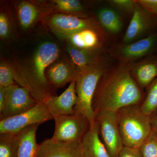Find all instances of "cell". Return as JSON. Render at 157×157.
I'll use <instances>...</instances> for the list:
<instances>
[{"mask_svg": "<svg viewBox=\"0 0 157 157\" xmlns=\"http://www.w3.org/2000/svg\"><path fill=\"white\" fill-rule=\"evenodd\" d=\"M131 64L121 62L102 76L93 99L96 114L104 111L116 112L124 107L140 104L143 101L142 90L131 73Z\"/></svg>", "mask_w": 157, "mask_h": 157, "instance_id": "obj_1", "label": "cell"}, {"mask_svg": "<svg viewBox=\"0 0 157 157\" xmlns=\"http://www.w3.org/2000/svg\"><path fill=\"white\" fill-rule=\"evenodd\" d=\"M140 105L127 106L116 112L124 146L139 148L152 130L150 117L143 113Z\"/></svg>", "mask_w": 157, "mask_h": 157, "instance_id": "obj_2", "label": "cell"}, {"mask_svg": "<svg viewBox=\"0 0 157 157\" xmlns=\"http://www.w3.org/2000/svg\"><path fill=\"white\" fill-rule=\"evenodd\" d=\"M107 62L78 72L76 79L77 103L75 113L86 118L90 127L96 122V114L93 108V101L100 79L109 69Z\"/></svg>", "mask_w": 157, "mask_h": 157, "instance_id": "obj_3", "label": "cell"}, {"mask_svg": "<svg viewBox=\"0 0 157 157\" xmlns=\"http://www.w3.org/2000/svg\"><path fill=\"white\" fill-rule=\"evenodd\" d=\"M59 46L54 42H45L39 45L34 54L31 72H28L29 78L35 89L42 98L47 99L55 95L46 77L48 68L58 58Z\"/></svg>", "mask_w": 157, "mask_h": 157, "instance_id": "obj_4", "label": "cell"}, {"mask_svg": "<svg viewBox=\"0 0 157 157\" xmlns=\"http://www.w3.org/2000/svg\"><path fill=\"white\" fill-rule=\"evenodd\" d=\"M44 21L53 33L64 39L85 29H100V26L94 20L76 14L51 13L46 16Z\"/></svg>", "mask_w": 157, "mask_h": 157, "instance_id": "obj_5", "label": "cell"}, {"mask_svg": "<svg viewBox=\"0 0 157 157\" xmlns=\"http://www.w3.org/2000/svg\"><path fill=\"white\" fill-rule=\"evenodd\" d=\"M55 122L54 133L51 139L60 142H81L90 128L86 118L74 113L54 118Z\"/></svg>", "mask_w": 157, "mask_h": 157, "instance_id": "obj_6", "label": "cell"}, {"mask_svg": "<svg viewBox=\"0 0 157 157\" xmlns=\"http://www.w3.org/2000/svg\"><path fill=\"white\" fill-rule=\"evenodd\" d=\"M52 119L45 102H39L27 111L0 120V134L17 133L29 126L40 125Z\"/></svg>", "mask_w": 157, "mask_h": 157, "instance_id": "obj_7", "label": "cell"}, {"mask_svg": "<svg viewBox=\"0 0 157 157\" xmlns=\"http://www.w3.org/2000/svg\"><path fill=\"white\" fill-rule=\"evenodd\" d=\"M103 142L111 157H117L124 147L116 112L104 111L96 114Z\"/></svg>", "mask_w": 157, "mask_h": 157, "instance_id": "obj_8", "label": "cell"}, {"mask_svg": "<svg viewBox=\"0 0 157 157\" xmlns=\"http://www.w3.org/2000/svg\"><path fill=\"white\" fill-rule=\"evenodd\" d=\"M5 97L4 107L0 112V120L18 115L39 103L28 90L16 84L5 87Z\"/></svg>", "mask_w": 157, "mask_h": 157, "instance_id": "obj_9", "label": "cell"}, {"mask_svg": "<svg viewBox=\"0 0 157 157\" xmlns=\"http://www.w3.org/2000/svg\"><path fill=\"white\" fill-rule=\"evenodd\" d=\"M156 50L157 31L135 42L118 45L114 47L113 53L121 62L132 63L138 59L151 55Z\"/></svg>", "mask_w": 157, "mask_h": 157, "instance_id": "obj_10", "label": "cell"}, {"mask_svg": "<svg viewBox=\"0 0 157 157\" xmlns=\"http://www.w3.org/2000/svg\"><path fill=\"white\" fill-rule=\"evenodd\" d=\"M157 30V17L150 14L137 3L124 36L123 42L124 44L135 42L140 39L142 36L149 35Z\"/></svg>", "mask_w": 157, "mask_h": 157, "instance_id": "obj_11", "label": "cell"}, {"mask_svg": "<svg viewBox=\"0 0 157 157\" xmlns=\"http://www.w3.org/2000/svg\"><path fill=\"white\" fill-rule=\"evenodd\" d=\"M75 81L70 82L67 88L59 96H50L44 101L48 112L53 119L75 113L74 108L77 100Z\"/></svg>", "mask_w": 157, "mask_h": 157, "instance_id": "obj_12", "label": "cell"}, {"mask_svg": "<svg viewBox=\"0 0 157 157\" xmlns=\"http://www.w3.org/2000/svg\"><path fill=\"white\" fill-rule=\"evenodd\" d=\"M80 142H60L46 139L39 144L36 157H81Z\"/></svg>", "mask_w": 157, "mask_h": 157, "instance_id": "obj_13", "label": "cell"}, {"mask_svg": "<svg viewBox=\"0 0 157 157\" xmlns=\"http://www.w3.org/2000/svg\"><path fill=\"white\" fill-rule=\"evenodd\" d=\"M78 72L71 61L61 60L52 64L46 72V77L54 91L76 80Z\"/></svg>", "mask_w": 157, "mask_h": 157, "instance_id": "obj_14", "label": "cell"}, {"mask_svg": "<svg viewBox=\"0 0 157 157\" xmlns=\"http://www.w3.org/2000/svg\"><path fill=\"white\" fill-rule=\"evenodd\" d=\"M131 72L141 90L147 88L157 77V56H149L140 61L131 63Z\"/></svg>", "mask_w": 157, "mask_h": 157, "instance_id": "obj_15", "label": "cell"}, {"mask_svg": "<svg viewBox=\"0 0 157 157\" xmlns=\"http://www.w3.org/2000/svg\"><path fill=\"white\" fill-rule=\"evenodd\" d=\"M84 157H111L100 137V128L97 121L84 135L80 142Z\"/></svg>", "mask_w": 157, "mask_h": 157, "instance_id": "obj_16", "label": "cell"}, {"mask_svg": "<svg viewBox=\"0 0 157 157\" xmlns=\"http://www.w3.org/2000/svg\"><path fill=\"white\" fill-rule=\"evenodd\" d=\"M67 51L71 62L78 72L107 62L100 50H84L68 44Z\"/></svg>", "mask_w": 157, "mask_h": 157, "instance_id": "obj_17", "label": "cell"}, {"mask_svg": "<svg viewBox=\"0 0 157 157\" xmlns=\"http://www.w3.org/2000/svg\"><path fill=\"white\" fill-rule=\"evenodd\" d=\"M17 12L20 25L23 29L31 27L43 14H50L46 4L31 1L20 2L17 6Z\"/></svg>", "mask_w": 157, "mask_h": 157, "instance_id": "obj_18", "label": "cell"}, {"mask_svg": "<svg viewBox=\"0 0 157 157\" xmlns=\"http://www.w3.org/2000/svg\"><path fill=\"white\" fill-rule=\"evenodd\" d=\"M101 31L100 29H86L78 31L65 39L70 45L88 50H99L102 46Z\"/></svg>", "mask_w": 157, "mask_h": 157, "instance_id": "obj_19", "label": "cell"}, {"mask_svg": "<svg viewBox=\"0 0 157 157\" xmlns=\"http://www.w3.org/2000/svg\"><path fill=\"white\" fill-rule=\"evenodd\" d=\"M39 124L26 127L19 132V144L17 157H36L39 144L36 135Z\"/></svg>", "mask_w": 157, "mask_h": 157, "instance_id": "obj_20", "label": "cell"}, {"mask_svg": "<svg viewBox=\"0 0 157 157\" xmlns=\"http://www.w3.org/2000/svg\"><path fill=\"white\" fill-rule=\"evenodd\" d=\"M99 23L105 30L113 34H117L122 29V21L119 14L114 9L103 8L98 11Z\"/></svg>", "mask_w": 157, "mask_h": 157, "instance_id": "obj_21", "label": "cell"}, {"mask_svg": "<svg viewBox=\"0 0 157 157\" xmlns=\"http://www.w3.org/2000/svg\"><path fill=\"white\" fill-rule=\"evenodd\" d=\"M19 132L0 134V157H17Z\"/></svg>", "mask_w": 157, "mask_h": 157, "instance_id": "obj_22", "label": "cell"}, {"mask_svg": "<svg viewBox=\"0 0 157 157\" xmlns=\"http://www.w3.org/2000/svg\"><path fill=\"white\" fill-rule=\"evenodd\" d=\"M51 7L48 6L51 13H63L80 15L83 7L78 0H53L51 1Z\"/></svg>", "mask_w": 157, "mask_h": 157, "instance_id": "obj_23", "label": "cell"}, {"mask_svg": "<svg viewBox=\"0 0 157 157\" xmlns=\"http://www.w3.org/2000/svg\"><path fill=\"white\" fill-rule=\"evenodd\" d=\"M141 110L150 116L157 110V77L147 87L146 94L140 105Z\"/></svg>", "mask_w": 157, "mask_h": 157, "instance_id": "obj_24", "label": "cell"}, {"mask_svg": "<svg viewBox=\"0 0 157 157\" xmlns=\"http://www.w3.org/2000/svg\"><path fill=\"white\" fill-rule=\"evenodd\" d=\"M139 149L142 157H157V132L153 127L149 136Z\"/></svg>", "mask_w": 157, "mask_h": 157, "instance_id": "obj_25", "label": "cell"}, {"mask_svg": "<svg viewBox=\"0 0 157 157\" xmlns=\"http://www.w3.org/2000/svg\"><path fill=\"white\" fill-rule=\"evenodd\" d=\"M13 68L6 62L0 64V87H7L15 84Z\"/></svg>", "mask_w": 157, "mask_h": 157, "instance_id": "obj_26", "label": "cell"}, {"mask_svg": "<svg viewBox=\"0 0 157 157\" xmlns=\"http://www.w3.org/2000/svg\"><path fill=\"white\" fill-rule=\"evenodd\" d=\"M107 2L113 8L126 13H133L137 5L136 0H109Z\"/></svg>", "mask_w": 157, "mask_h": 157, "instance_id": "obj_27", "label": "cell"}, {"mask_svg": "<svg viewBox=\"0 0 157 157\" xmlns=\"http://www.w3.org/2000/svg\"><path fill=\"white\" fill-rule=\"evenodd\" d=\"M11 23L8 15L5 12L0 13V37L2 39L8 38L11 33Z\"/></svg>", "mask_w": 157, "mask_h": 157, "instance_id": "obj_28", "label": "cell"}, {"mask_svg": "<svg viewBox=\"0 0 157 157\" xmlns=\"http://www.w3.org/2000/svg\"><path fill=\"white\" fill-rule=\"evenodd\" d=\"M136 2L148 13L157 17V0H136Z\"/></svg>", "mask_w": 157, "mask_h": 157, "instance_id": "obj_29", "label": "cell"}, {"mask_svg": "<svg viewBox=\"0 0 157 157\" xmlns=\"http://www.w3.org/2000/svg\"><path fill=\"white\" fill-rule=\"evenodd\" d=\"M117 157H142L139 148L124 146Z\"/></svg>", "mask_w": 157, "mask_h": 157, "instance_id": "obj_30", "label": "cell"}, {"mask_svg": "<svg viewBox=\"0 0 157 157\" xmlns=\"http://www.w3.org/2000/svg\"><path fill=\"white\" fill-rule=\"evenodd\" d=\"M5 87H0V112L3 110L5 103Z\"/></svg>", "mask_w": 157, "mask_h": 157, "instance_id": "obj_31", "label": "cell"}, {"mask_svg": "<svg viewBox=\"0 0 157 157\" xmlns=\"http://www.w3.org/2000/svg\"><path fill=\"white\" fill-rule=\"evenodd\" d=\"M150 117L152 126L157 132V116L154 113Z\"/></svg>", "mask_w": 157, "mask_h": 157, "instance_id": "obj_32", "label": "cell"}, {"mask_svg": "<svg viewBox=\"0 0 157 157\" xmlns=\"http://www.w3.org/2000/svg\"><path fill=\"white\" fill-rule=\"evenodd\" d=\"M155 114H156V115L157 116V110H156V111L155 112Z\"/></svg>", "mask_w": 157, "mask_h": 157, "instance_id": "obj_33", "label": "cell"}, {"mask_svg": "<svg viewBox=\"0 0 157 157\" xmlns=\"http://www.w3.org/2000/svg\"><path fill=\"white\" fill-rule=\"evenodd\" d=\"M81 157H84L83 156V155H82V153Z\"/></svg>", "mask_w": 157, "mask_h": 157, "instance_id": "obj_34", "label": "cell"}, {"mask_svg": "<svg viewBox=\"0 0 157 157\" xmlns=\"http://www.w3.org/2000/svg\"><path fill=\"white\" fill-rule=\"evenodd\" d=\"M156 56H157V55H156Z\"/></svg>", "mask_w": 157, "mask_h": 157, "instance_id": "obj_35", "label": "cell"}]
</instances>
